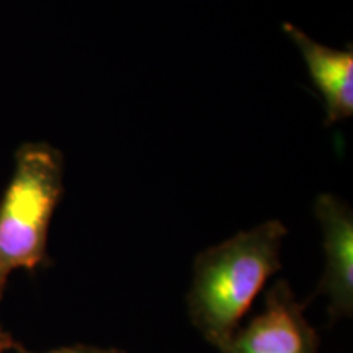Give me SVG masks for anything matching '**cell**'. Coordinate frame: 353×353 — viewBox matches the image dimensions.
I'll return each instance as SVG.
<instances>
[{"mask_svg":"<svg viewBox=\"0 0 353 353\" xmlns=\"http://www.w3.org/2000/svg\"><path fill=\"white\" fill-rule=\"evenodd\" d=\"M64 154L46 141H26L15 151L0 196V303L13 272L33 275L51 265L48 239L64 196Z\"/></svg>","mask_w":353,"mask_h":353,"instance_id":"2","label":"cell"},{"mask_svg":"<svg viewBox=\"0 0 353 353\" xmlns=\"http://www.w3.org/2000/svg\"><path fill=\"white\" fill-rule=\"evenodd\" d=\"M12 353H125L117 348H100V347H92V345H70V347H59L52 348V350L46 352H34L25 348L21 343L17 342L15 347L12 348Z\"/></svg>","mask_w":353,"mask_h":353,"instance_id":"6","label":"cell"},{"mask_svg":"<svg viewBox=\"0 0 353 353\" xmlns=\"http://www.w3.org/2000/svg\"><path fill=\"white\" fill-rule=\"evenodd\" d=\"M17 341L13 339V335L10 332H7L6 329L0 330V353H8L12 352V348L15 347Z\"/></svg>","mask_w":353,"mask_h":353,"instance_id":"7","label":"cell"},{"mask_svg":"<svg viewBox=\"0 0 353 353\" xmlns=\"http://www.w3.org/2000/svg\"><path fill=\"white\" fill-rule=\"evenodd\" d=\"M223 353H319V335L288 281L280 280L265 294L262 311L236 330Z\"/></svg>","mask_w":353,"mask_h":353,"instance_id":"3","label":"cell"},{"mask_svg":"<svg viewBox=\"0 0 353 353\" xmlns=\"http://www.w3.org/2000/svg\"><path fill=\"white\" fill-rule=\"evenodd\" d=\"M322 229L325 267L316 294L327 298L330 321L353 314V213L348 203L322 193L314 203Z\"/></svg>","mask_w":353,"mask_h":353,"instance_id":"4","label":"cell"},{"mask_svg":"<svg viewBox=\"0 0 353 353\" xmlns=\"http://www.w3.org/2000/svg\"><path fill=\"white\" fill-rule=\"evenodd\" d=\"M285 33L301 51L312 82L325 101V125H337L353 114V50H334L309 38L303 30L283 23Z\"/></svg>","mask_w":353,"mask_h":353,"instance_id":"5","label":"cell"},{"mask_svg":"<svg viewBox=\"0 0 353 353\" xmlns=\"http://www.w3.org/2000/svg\"><path fill=\"white\" fill-rule=\"evenodd\" d=\"M288 229L270 219L196 255L187 303L193 325L223 353L268 278L281 268Z\"/></svg>","mask_w":353,"mask_h":353,"instance_id":"1","label":"cell"}]
</instances>
